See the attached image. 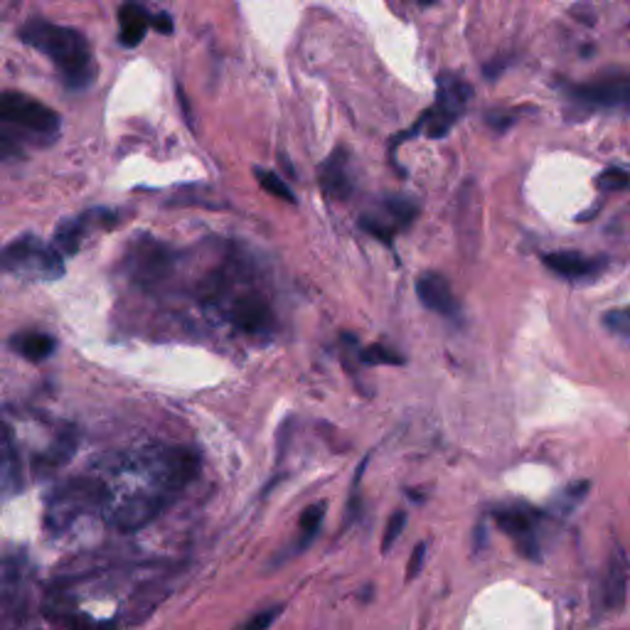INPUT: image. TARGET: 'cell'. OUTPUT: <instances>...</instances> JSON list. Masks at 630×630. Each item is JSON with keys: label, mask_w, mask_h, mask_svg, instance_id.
<instances>
[{"label": "cell", "mask_w": 630, "mask_h": 630, "mask_svg": "<svg viewBox=\"0 0 630 630\" xmlns=\"http://www.w3.org/2000/svg\"><path fill=\"white\" fill-rule=\"evenodd\" d=\"M20 40L48 55L60 69L69 89H85L97 79V62L87 38L72 28L55 26L48 20H30L20 30Z\"/></svg>", "instance_id": "6da1fadb"}, {"label": "cell", "mask_w": 630, "mask_h": 630, "mask_svg": "<svg viewBox=\"0 0 630 630\" xmlns=\"http://www.w3.org/2000/svg\"><path fill=\"white\" fill-rule=\"evenodd\" d=\"M107 498L109 490L99 478H75V481L60 485L52 493L48 503V528L52 532H62L77 518L87 515L89 510H99L107 503Z\"/></svg>", "instance_id": "7a4b0ae2"}, {"label": "cell", "mask_w": 630, "mask_h": 630, "mask_svg": "<svg viewBox=\"0 0 630 630\" xmlns=\"http://www.w3.org/2000/svg\"><path fill=\"white\" fill-rule=\"evenodd\" d=\"M471 97H473V89L465 85L461 77L441 75L434 107H431L422 119H419L412 134H416L419 128H426L429 138H443L451 131L453 124L461 119L465 107H469Z\"/></svg>", "instance_id": "3957f363"}, {"label": "cell", "mask_w": 630, "mask_h": 630, "mask_svg": "<svg viewBox=\"0 0 630 630\" xmlns=\"http://www.w3.org/2000/svg\"><path fill=\"white\" fill-rule=\"evenodd\" d=\"M141 463L158 485V493L163 495L178 493L200 471V456L188 449H163L156 453H146Z\"/></svg>", "instance_id": "277c9868"}, {"label": "cell", "mask_w": 630, "mask_h": 630, "mask_svg": "<svg viewBox=\"0 0 630 630\" xmlns=\"http://www.w3.org/2000/svg\"><path fill=\"white\" fill-rule=\"evenodd\" d=\"M0 262L8 268H16V272L38 278H60L65 274L62 254L38 237H22L13 242Z\"/></svg>", "instance_id": "5b68a950"}, {"label": "cell", "mask_w": 630, "mask_h": 630, "mask_svg": "<svg viewBox=\"0 0 630 630\" xmlns=\"http://www.w3.org/2000/svg\"><path fill=\"white\" fill-rule=\"evenodd\" d=\"M0 124L28 128L35 134H55L60 128V114L20 91H3L0 95Z\"/></svg>", "instance_id": "8992f818"}, {"label": "cell", "mask_w": 630, "mask_h": 630, "mask_svg": "<svg viewBox=\"0 0 630 630\" xmlns=\"http://www.w3.org/2000/svg\"><path fill=\"white\" fill-rule=\"evenodd\" d=\"M569 97L587 109H630V77H606L569 89Z\"/></svg>", "instance_id": "52a82bcc"}, {"label": "cell", "mask_w": 630, "mask_h": 630, "mask_svg": "<svg viewBox=\"0 0 630 630\" xmlns=\"http://www.w3.org/2000/svg\"><path fill=\"white\" fill-rule=\"evenodd\" d=\"M540 520H542L540 512L522 505L495 510L498 528L510 534L512 540L518 542L520 552L530 559H540V544H537V522Z\"/></svg>", "instance_id": "ba28073f"}, {"label": "cell", "mask_w": 630, "mask_h": 630, "mask_svg": "<svg viewBox=\"0 0 630 630\" xmlns=\"http://www.w3.org/2000/svg\"><path fill=\"white\" fill-rule=\"evenodd\" d=\"M166 505V495L160 493H134L124 498L119 505L114 508V524L121 532H136L141 530L144 524L154 520L158 512Z\"/></svg>", "instance_id": "9c48e42d"}, {"label": "cell", "mask_w": 630, "mask_h": 630, "mask_svg": "<svg viewBox=\"0 0 630 630\" xmlns=\"http://www.w3.org/2000/svg\"><path fill=\"white\" fill-rule=\"evenodd\" d=\"M168 268H170V249L166 244L144 239V244H138L134 249L131 274L138 278V282L144 284L160 282V278L168 274Z\"/></svg>", "instance_id": "30bf717a"}, {"label": "cell", "mask_w": 630, "mask_h": 630, "mask_svg": "<svg viewBox=\"0 0 630 630\" xmlns=\"http://www.w3.org/2000/svg\"><path fill=\"white\" fill-rule=\"evenodd\" d=\"M229 321L237 325L239 331L247 333H266L274 325V313L266 298L259 294L239 296L229 308Z\"/></svg>", "instance_id": "8fae6325"}, {"label": "cell", "mask_w": 630, "mask_h": 630, "mask_svg": "<svg viewBox=\"0 0 630 630\" xmlns=\"http://www.w3.org/2000/svg\"><path fill=\"white\" fill-rule=\"evenodd\" d=\"M323 193L333 200H347L353 195V178H350V158L345 148H337L318 170Z\"/></svg>", "instance_id": "7c38bea8"}, {"label": "cell", "mask_w": 630, "mask_h": 630, "mask_svg": "<svg viewBox=\"0 0 630 630\" xmlns=\"http://www.w3.org/2000/svg\"><path fill=\"white\" fill-rule=\"evenodd\" d=\"M544 264L550 272L569 278V282H589V278L603 272L606 259H591V256H581L574 252H559L547 254Z\"/></svg>", "instance_id": "4fadbf2b"}, {"label": "cell", "mask_w": 630, "mask_h": 630, "mask_svg": "<svg viewBox=\"0 0 630 630\" xmlns=\"http://www.w3.org/2000/svg\"><path fill=\"white\" fill-rule=\"evenodd\" d=\"M416 294L429 311L446 315V318H453L459 313V303L451 294V284L441 274H424L419 278Z\"/></svg>", "instance_id": "5bb4252c"}, {"label": "cell", "mask_w": 630, "mask_h": 630, "mask_svg": "<svg viewBox=\"0 0 630 630\" xmlns=\"http://www.w3.org/2000/svg\"><path fill=\"white\" fill-rule=\"evenodd\" d=\"M150 18L146 13V8L141 3H126L119 13V22H121V45L126 48H136V45H141V40L146 38L148 26H150Z\"/></svg>", "instance_id": "9a60e30c"}, {"label": "cell", "mask_w": 630, "mask_h": 630, "mask_svg": "<svg viewBox=\"0 0 630 630\" xmlns=\"http://www.w3.org/2000/svg\"><path fill=\"white\" fill-rule=\"evenodd\" d=\"M10 347L16 350L18 355H22L30 363H42V360H48L55 353V337L52 335H45V333H22L18 337L10 341Z\"/></svg>", "instance_id": "2e32d148"}, {"label": "cell", "mask_w": 630, "mask_h": 630, "mask_svg": "<svg viewBox=\"0 0 630 630\" xmlns=\"http://www.w3.org/2000/svg\"><path fill=\"white\" fill-rule=\"evenodd\" d=\"M75 451H77V431L67 429V431H62L60 436H57L52 446L38 459V469L40 471L60 469V465H65L69 459L75 456Z\"/></svg>", "instance_id": "e0dca14e"}, {"label": "cell", "mask_w": 630, "mask_h": 630, "mask_svg": "<svg viewBox=\"0 0 630 630\" xmlns=\"http://www.w3.org/2000/svg\"><path fill=\"white\" fill-rule=\"evenodd\" d=\"M89 222H91V213L62 222L60 229L55 232V249L60 254H77Z\"/></svg>", "instance_id": "ac0fdd59"}, {"label": "cell", "mask_w": 630, "mask_h": 630, "mask_svg": "<svg viewBox=\"0 0 630 630\" xmlns=\"http://www.w3.org/2000/svg\"><path fill=\"white\" fill-rule=\"evenodd\" d=\"M603 593H606V603H609L611 609H621L623 601H626V564H623V559H618V562L611 564Z\"/></svg>", "instance_id": "d6986e66"}, {"label": "cell", "mask_w": 630, "mask_h": 630, "mask_svg": "<svg viewBox=\"0 0 630 630\" xmlns=\"http://www.w3.org/2000/svg\"><path fill=\"white\" fill-rule=\"evenodd\" d=\"M325 510H328V505H325V503H313L311 508L303 510L298 550H306V547L313 542V537L318 534L321 524H323V518H325Z\"/></svg>", "instance_id": "ffe728a7"}, {"label": "cell", "mask_w": 630, "mask_h": 630, "mask_svg": "<svg viewBox=\"0 0 630 630\" xmlns=\"http://www.w3.org/2000/svg\"><path fill=\"white\" fill-rule=\"evenodd\" d=\"M384 209H387V215L392 217V225L400 229L412 225L414 217H416V203L410 200V197H390L387 203H384Z\"/></svg>", "instance_id": "44dd1931"}, {"label": "cell", "mask_w": 630, "mask_h": 630, "mask_svg": "<svg viewBox=\"0 0 630 630\" xmlns=\"http://www.w3.org/2000/svg\"><path fill=\"white\" fill-rule=\"evenodd\" d=\"M256 180H259V185L268 195H274V197H278V200H286V203H296V197H294V193H291L286 180L278 178L276 173L259 168V170H256Z\"/></svg>", "instance_id": "7402d4cb"}, {"label": "cell", "mask_w": 630, "mask_h": 630, "mask_svg": "<svg viewBox=\"0 0 630 630\" xmlns=\"http://www.w3.org/2000/svg\"><path fill=\"white\" fill-rule=\"evenodd\" d=\"M365 365H404V357L396 355L394 350L384 347V345H372L367 350H363V355H360Z\"/></svg>", "instance_id": "603a6c76"}, {"label": "cell", "mask_w": 630, "mask_h": 630, "mask_svg": "<svg viewBox=\"0 0 630 630\" xmlns=\"http://www.w3.org/2000/svg\"><path fill=\"white\" fill-rule=\"evenodd\" d=\"M597 185L601 190H611V193L626 190L630 188V173H626L623 168H606L597 178Z\"/></svg>", "instance_id": "cb8c5ba5"}, {"label": "cell", "mask_w": 630, "mask_h": 630, "mask_svg": "<svg viewBox=\"0 0 630 630\" xmlns=\"http://www.w3.org/2000/svg\"><path fill=\"white\" fill-rule=\"evenodd\" d=\"M603 323L611 333H616L618 337H623V341L630 343V308H616L611 313H606Z\"/></svg>", "instance_id": "d4e9b609"}, {"label": "cell", "mask_w": 630, "mask_h": 630, "mask_svg": "<svg viewBox=\"0 0 630 630\" xmlns=\"http://www.w3.org/2000/svg\"><path fill=\"white\" fill-rule=\"evenodd\" d=\"M404 524H406V512H394L390 524H387V532H384V540H382V552H390L392 550V544L400 540V534L404 530Z\"/></svg>", "instance_id": "484cf974"}, {"label": "cell", "mask_w": 630, "mask_h": 630, "mask_svg": "<svg viewBox=\"0 0 630 630\" xmlns=\"http://www.w3.org/2000/svg\"><path fill=\"white\" fill-rule=\"evenodd\" d=\"M278 613H282V606H274V609H266L262 613H256L254 618H249V621L242 626V630H268L278 618Z\"/></svg>", "instance_id": "4316f807"}, {"label": "cell", "mask_w": 630, "mask_h": 630, "mask_svg": "<svg viewBox=\"0 0 630 630\" xmlns=\"http://www.w3.org/2000/svg\"><path fill=\"white\" fill-rule=\"evenodd\" d=\"M65 626L67 630H111L114 628L111 623H97V621H91V618L75 616V613H69L65 618Z\"/></svg>", "instance_id": "83f0119b"}, {"label": "cell", "mask_w": 630, "mask_h": 630, "mask_svg": "<svg viewBox=\"0 0 630 630\" xmlns=\"http://www.w3.org/2000/svg\"><path fill=\"white\" fill-rule=\"evenodd\" d=\"M20 579V564L16 559H6L0 564V587H13V583Z\"/></svg>", "instance_id": "f1b7e54d"}, {"label": "cell", "mask_w": 630, "mask_h": 630, "mask_svg": "<svg viewBox=\"0 0 630 630\" xmlns=\"http://www.w3.org/2000/svg\"><path fill=\"white\" fill-rule=\"evenodd\" d=\"M20 156V144L16 138H10L8 134L0 131V158H16Z\"/></svg>", "instance_id": "f546056e"}, {"label": "cell", "mask_w": 630, "mask_h": 630, "mask_svg": "<svg viewBox=\"0 0 630 630\" xmlns=\"http://www.w3.org/2000/svg\"><path fill=\"white\" fill-rule=\"evenodd\" d=\"M424 554H426V544H419L412 559H410V567H406V579H414L419 571H422V562H424Z\"/></svg>", "instance_id": "4dcf8cb0"}, {"label": "cell", "mask_w": 630, "mask_h": 630, "mask_svg": "<svg viewBox=\"0 0 630 630\" xmlns=\"http://www.w3.org/2000/svg\"><path fill=\"white\" fill-rule=\"evenodd\" d=\"M150 26H154L160 35L173 32V20L168 16H154V18H150Z\"/></svg>", "instance_id": "1f68e13d"}, {"label": "cell", "mask_w": 630, "mask_h": 630, "mask_svg": "<svg viewBox=\"0 0 630 630\" xmlns=\"http://www.w3.org/2000/svg\"><path fill=\"white\" fill-rule=\"evenodd\" d=\"M0 443H3V446H6V443H10V431L3 422H0Z\"/></svg>", "instance_id": "d6a6232c"}, {"label": "cell", "mask_w": 630, "mask_h": 630, "mask_svg": "<svg viewBox=\"0 0 630 630\" xmlns=\"http://www.w3.org/2000/svg\"><path fill=\"white\" fill-rule=\"evenodd\" d=\"M419 3H422V6H429V3H434V0H419Z\"/></svg>", "instance_id": "836d02e7"}]
</instances>
